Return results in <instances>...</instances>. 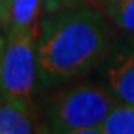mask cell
<instances>
[{"instance_id":"cell-4","label":"cell","mask_w":134,"mask_h":134,"mask_svg":"<svg viewBox=\"0 0 134 134\" xmlns=\"http://www.w3.org/2000/svg\"><path fill=\"white\" fill-rule=\"evenodd\" d=\"M110 92L124 105H134V52L120 55L107 73Z\"/></svg>"},{"instance_id":"cell-13","label":"cell","mask_w":134,"mask_h":134,"mask_svg":"<svg viewBox=\"0 0 134 134\" xmlns=\"http://www.w3.org/2000/svg\"><path fill=\"white\" fill-rule=\"evenodd\" d=\"M103 2H110V0H103Z\"/></svg>"},{"instance_id":"cell-7","label":"cell","mask_w":134,"mask_h":134,"mask_svg":"<svg viewBox=\"0 0 134 134\" xmlns=\"http://www.w3.org/2000/svg\"><path fill=\"white\" fill-rule=\"evenodd\" d=\"M41 0H10L12 27H31L36 26V16Z\"/></svg>"},{"instance_id":"cell-3","label":"cell","mask_w":134,"mask_h":134,"mask_svg":"<svg viewBox=\"0 0 134 134\" xmlns=\"http://www.w3.org/2000/svg\"><path fill=\"white\" fill-rule=\"evenodd\" d=\"M37 26L12 27L2 55L3 99L27 102L34 91L37 76L36 37Z\"/></svg>"},{"instance_id":"cell-9","label":"cell","mask_w":134,"mask_h":134,"mask_svg":"<svg viewBox=\"0 0 134 134\" xmlns=\"http://www.w3.org/2000/svg\"><path fill=\"white\" fill-rule=\"evenodd\" d=\"M10 13V0H0V20L7 21Z\"/></svg>"},{"instance_id":"cell-8","label":"cell","mask_w":134,"mask_h":134,"mask_svg":"<svg viewBox=\"0 0 134 134\" xmlns=\"http://www.w3.org/2000/svg\"><path fill=\"white\" fill-rule=\"evenodd\" d=\"M107 13L118 27L134 36V0H110Z\"/></svg>"},{"instance_id":"cell-6","label":"cell","mask_w":134,"mask_h":134,"mask_svg":"<svg viewBox=\"0 0 134 134\" xmlns=\"http://www.w3.org/2000/svg\"><path fill=\"white\" fill-rule=\"evenodd\" d=\"M97 134H134V105L113 107L99 124Z\"/></svg>"},{"instance_id":"cell-1","label":"cell","mask_w":134,"mask_h":134,"mask_svg":"<svg viewBox=\"0 0 134 134\" xmlns=\"http://www.w3.org/2000/svg\"><path fill=\"white\" fill-rule=\"evenodd\" d=\"M110 47V29L95 10L60 13L42 24L36 45L37 76L42 84H60L87 73Z\"/></svg>"},{"instance_id":"cell-10","label":"cell","mask_w":134,"mask_h":134,"mask_svg":"<svg viewBox=\"0 0 134 134\" xmlns=\"http://www.w3.org/2000/svg\"><path fill=\"white\" fill-rule=\"evenodd\" d=\"M3 49H5V39L0 37V97H3V92H2V55H3Z\"/></svg>"},{"instance_id":"cell-12","label":"cell","mask_w":134,"mask_h":134,"mask_svg":"<svg viewBox=\"0 0 134 134\" xmlns=\"http://www.w3.org/2000/svg\"><path fill=\"white\" fill-rule=\"evenodd\" d=\"M45 7L49 10H57V0H45Z\"/></svg>"},{"instance_id":"cell-11","label":"cell","mask_w":134,"mask_h":134,"mask_svg":"<svg viewBox=\"0 0 134 134\" xmlns=\"http://www.w3.org/2000/svg\"><path fill=\"white\" fill-rule=\"evenodd\" d=\"M76 2H81V0H57V8L68 7V5H71V3H76Z\"/></svg>"},{"instance_id":"cell-5","label":"cell","mask_w":134,"mask_h":134,"mask_svg":"<svg viewBox=\"0 0 134 134\" xmlns=\"http://www.w3.org/2000/svg\"><path fill=\"white\" fill-rule=\"evenodd\" d=\"M0 103V134H26L34 131L27 102L5 99Z\"/></svg>"},{"instance_id":"cell-2","label":"cell","mask_w":134,"mask_h":134,"mask_svg":"<svg viewBox=\"0 0 134 134\" xmlns=\"http://www.w3.org/2000/svg\"><path fill=\"white\" fill-rule=\"evenodd\" d=\"M115 95L99 86L82 84L60 94L52 103L49 120L57 132H97L115 105Z\"/></svg>"}]
</instances>
